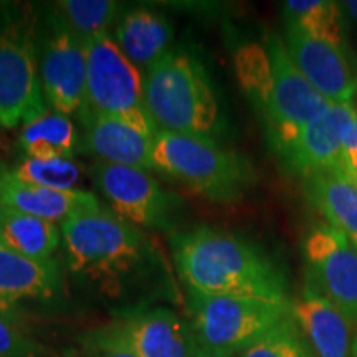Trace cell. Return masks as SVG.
<instances>
[{
    "instance_id": "cell-26",
    "label": "cell",
    "mask_w": 357,
    "mask_h": 357,
    "mask_svg": "<svg viewBox=\"0 0 357 357\" xmlns=\"http://www.w3.org/2000/svg\"><path fill=\"white\" fill-rule=\"evenodd\" d=\"M10 171L20 181L55 190H78L77 185L82 181V167L73 159L24 158Z\"/></svg>"
},
{
    "instance_id": "cell-33",
    "label": "cell",
    "mask_w": 357,
    "mask_h": 357,
    "mask_svg": "<svg viewBox=\"0 0 357 357\" xmlns=\"http://www.w3.org/2000/svg\"><path fill=\"white\" fill-rule=\"evenodd\" d=\"M352 357H357V331L352 339Z\"/></svg>"
},
{
    "instance_id": "cell-31",
    "label": "cell",
    "mask_w": 357,
    "mask_h": 357,
    "mask_svg": "<svg viewBox=\"0 0 357 357\" xmlns=\"http://www.w3.org/2000/svg\"><path fill=\"white\" fill-rule=\"evenodd\" d=\"M341 7H342V10H346L347 13H349L351 20L357 25V0H349V2L341 3Z\"/></svg>"
},
{
    "instance_id": "cell-20",
    "label": "cell",
    "mask_w": 357,
    "mask_h": 357,
    "mask_svg": "<svg viewBox=\"0 0 357 357\" xmlns=\"http://www.w3.org/2000/svg\"><path fill=\"white\" fill-rule=\"evenodd\" d=\"M310 202L357 250V181L344 169L305 177Z\"/></svg>"
},
{
    "instance_id": "cell-34",
    "label": "cell",
    "mask_w": 357,
    "mask_h": 357,
    "mask_svg": "<svg viewBox=\"0 0 357 357\" xmlns=\"http://www.w3.org/2000/svg\"><path fill=\"white\" fill-rule=\"evenodd\" d=\"M356 98H357V79H356Z\"/></svg>"
},
{
    "instance_id": "cell-18",
    "label": "cell",
    "mask_w": 357,
    "mask_h": 357,
    "mask_svg": "<svg viewBox=\"0 0 357 357\" xmlns=\"http://www.w3.org/2000/svg\"><path fill=\"white\" fill-rule=\"evenodd\" d=\"M172 24L153 8L128 10L114 29L113 40L123 55L146 75L166 53L172 50Z\"/></svg>"
},
{
    "instance_id": "cell-13",
    "label": "cell",
    "mask_w": 357,
    "mask_h": 357,
    "mask_svg": "<svg viewBox=\"0 0 357 357\" xmlns=\"http://www.w3.org/2000/svg\"><path fill=\"white\" fill-rule=\"evenodd\" d=\"M357 119L354 105H333L278 151L293 172L303 177L344 169V144Z\"/></svg>"
},
{
    "instance_id": "cell-10",
    "label": "cell",
    "mask_w": 357,
    "mask_h": 357,
    "mask_svg": "<svg viewBox=\"0 0 357 357\" xmlns=\"http://www.w3.org/2000/svg\"><path fill=\"white\" fill-rule=\"evenodd\" d=\"M93 181L109 205V211L137 229L171 230L178 202L142 169L98 162Z\"/></svg>"
},
{
    "instance_id": "cell-4",
    "label": "cell",
    "mask_w": 357,
    "mask_h": 357,
    "mask_svg": "<svg viewBox=\"0 0 357 357\" xmlns=\"http://www.w3.org/2000/svg\"><path fill=\"white\" fill-rule=\"evenodd\" d=\"M153 171L220 204L240 200L255 181L248 160L215 139L167 131L155 132Z\"/></svg>"
},
{
    "instance_id": "cell-30",
    "label": "cell",
    "mask_w": 357,
    "mask_h": 357,
    "mask_svg": "<svg viewBox=\"0 0 357 357\" xmlns=\"http://www.w3.org/2000/svg\"><path fill=\"white\" fill-rule=\"evenodd\" d=\"M91 347H93V352H95V356L93 357H137L136 354H132V352L116 346L91 344Z\"/></svg>"
},
{
    "instance_id": "cell-2",
    "label": "cell",
    "mask_w": 357,
    "mask_h": 357,
    "mask_svg": "<svg viewBox=\"0 0 357 357\" xmlns=\"http://www.w3.org/2000/svg\"><path fill=\"white\" fill-rule=\"evenodd\" d=\"M144 102L158 131L208 139L220 132V108L207 71L184 50L166 53L144 75Z\"/></svg>"
},
{
    "instance_id": "cell-7",
    "label": "cell",
    "mask_w": 357,
    "mask_h": 357,
    "mask_svg": "<svg viewBox=\"0 0 357 357\" xmlns=\"http://www.w3.org/2000/svg\"><path fill=\"white\" fill-rule=\"evenodd\" d=\"M86 47V95L79 114L118 116L151 121L144 102V75L134 66L111 35Z\"/></svg>"
},
{
    "instance_id": "cell-32",
    "label": "cell",
    "mask_w": 357,
    "mask_h": 357,
    "mask_svg": "<svg viewBox=\"0 0 357 357\" xmlns=\"http://www.w3.org/2000/svg\"><path fill=\"white\" fill-rule=\"evenodd\" d=\"M197 357H229V356H220V354H213V352H208L202 349V347H199L197 351Z\"/></svg>"
},
{
    "instance_id": "cell-16",
    "label": "cell",
    "mask_w": 357,
    "mask_h": 357,
    "mask_svg": "<svg viewBox=\"0 0 357 357\" xmlns=\"http://www.w3.org/2000/svg\"><path fill=\"white\" fill-rule=\"evenodd\" d=\"M63 287L60 261L33 260L0 243V314L22 301H48ZM10 319V318H8Z\"/></svg>"
},
{
    "instance_id": "cell-23",
    "label": "cell",
    "mask_w": 357,
    "mask_h": 357,
    "mask_svg": "<svg viewBox=\"0 0 357 357\" xmlns=\"http://www.w3.org/2000/svg\"><path fill=\"white\" fill-rule=\"evenodd\" d=\"M283 15L287 26L323 40L339 50L344 47L341 3L329 0H288L283 3Z\"/></svg>"
},
{
    "instance_id": "cell-21",
    "label": "cell",
    "mask_w": 357,
    "mask_h": 357,
    "mask_svg": "<svg viewBox=\"0 0 357 357\" xmlns=\"http://www.w3.org/2000/svg\"><path fill=\"white\" fill-rule=\"evenodd\" d=\"M78 129L70 116L45 111L33 121L24 124L19 134V147L30 159H73L78 153Z\"/></svg>"
},
{
    "instance_id": "cell-22",
    "label": "cell",
    "mask_w": 357,
    "mask_h": 357,
    "mask_svg": "<svg viewBox=\"0 0 357 357\" xmlns=\"http://www.w3.org/2000/svg\"><path fill=\"white\" fill-rule=\"evenodd\" d=\"M61 240L56 223L0 207V243L33 260H50Z\"/></svg>"
},
{
    "instance_id": "cell-3",
    "label": "cell",
    "mask_w": 357,
    "mask_h": 357,
    "mask_svg": "<svg viewBox=\"0 0 357 357\" xmlns=\"http://www.w3.org/2000/svg\"><path fill=\"white\" fill-rule=\"evenodd\" d=\"M61 238L71 273L101 283L124 278L151 257L146 235L101 204L61 222Z\"/></svg>"
},
{
    "instance_id": "cell-27",
    "label": "cell",
    "mask_w": 357,
    "mask_h": 357,
    "mask_svg": "<svg viewBox=\"0 0 357 357\" xmlns=\"http://www.w3.org/2000/svg\"><path fill=\"white\" fill-rule=\"evenodd\" d=\"M240 357H316V354L293 314L257 344L243 351Z\"/></svg>"
},
{
    "instance_id": "cell-1",
    "label": "cell",
    "mask_w": 357,
    "mask_h": 357,
    "mask_svg": "<svg viewBox=\"0 0 357 357\" xmlns=\"http://www.w3.org/2000/svg\"><path fill=\"white\" fill-rule=\"evenodd\" d=\"M171 247L189 289L211 296L289 303L284 275L261 250L240 236L202 225L174 235Z\"/></svg>"
},
{
    "instance_id": "cell-14",
    "label": "cell",
    "mask_w": 357,
    "mask_h": 357,
    "mask_svg": "<svg viewBox=\"0 0 357 357\" xmlns=\"http://www.w3.org/2000/svg\"><path fill=\"white\" fill-rule=\"evenodd\" d=\"M83 147L100 162L153 171V147L158 129L153 121L118 116L79 114Z\"/></svg>"
},
{
    "instance_id": "cell-6",
    "label": "cell",
    "mask_w": 357,
    "mask_h": 357,
    "mask_svg": "<svg viewBox=\"0 0 357 357\" xmlns=\"http://www.w3.org/2000/svg\"><path fill=\"white\" fill-rule=\"evenodd\" d=\"M190 328L199 347L213 354H242L293 316L291 303L211 296L189 291Z\"/></svg>"
},
{
    "instance_id": "cell-12",
    "label": "cell",
    "mask_w": 357,
    "mask_h": 357,
    "mask_svg": "<svg viewBox=\"0 0 357 357\" xmlns=\"http://www.w3.org/2000/svg\"><path fill=\"white\" fill-rule=\"evenodd\" d=\"M89 344L121 347L137 357H197L199 351L190 326L169 310L129 314L93 334Z\"/></svg>"
},
{
    "instance_id": "cell-19",
    "label": "cell",
    "mask_w": 357,
    "mask_h": 357,
    "mask_svg": "<svg viewBox=\"0 0 357 357\" xmlns=\"http://www.w3.org/2000/svg\"><path fill=\"white\" fill-rule=\"evenodd\" d=\"M293 314L316 357H352L349 323L310 284L293 305Z\"/></svg>"
},
{
    "instance_id": "cell-8",
    "label": "cell",
    "mask_w": 357,
    "mask_h": 357,
    "mask_svg": "<svg viewBox=\"0 0 357 357\" xmlns=\"http://www.w3.org/2000/svg\"><path fill=\"white\" fill-rule=\"evenodd\" d=\"M273 86L268 108L263 113L275 151L283 149L307 124L318 119L331 102L319 95L293 63L284 42L276 35L266 38Z\"/></svg>"
},
{
    "instance_id": "cell-24",
    "label": "cell",
    "mask_w": 357,
    "mask_h": 357,
    "mask_svg": "<svg viewBox=\"0 0 357 357\" xmlns=\"http://www.w3.org/2000/svg\"><path fill=\"white\" fill-rule=\"evenodd\" d=\"M50 10L71 33L86 45L109 35L119 6L111 0H60Z\"/></svg>"
},
{
    "instance_id": "cell-5",
    "label": "cell",
    "mask_w": 357,
    "mask_h": 357,
    "mask_svg": "<svg viewBox=\"0 0 357 357\" xmlns=\"http://www.w3.org/2000/svg\"><path fill=\"white\" fill-rule=\"evenodd\" d=\"M35 7L0 3V128L26 124L48 111L38 71Z\"/></svg>"
},
{
    "instance_id": "cell-11",
    "label": "cell",
    "mask_w": 357,
    "mask_h": 357,
    "mask_svg": "<svg viewBox=\"0 0 357 357\" xmlns=\"http://www.w3.org/2000/svg\"><path fill=\"white\" fill-rule=\"evenodd\" d=\"M307 281L357 331V250L331 225H316L305 240Z\"/></svg>"
},
{
    "instance_id": "cell-29",
    "label": "cell",
    "mask_w": 357,
    "mask_h": 357,
    "mask_svg": "<svg viewBox=\"0 0 357 357\" xmlns=\"http://www.w3.org/2000/svg\"><path fill=\"white\" fill-rule=\"evenodd\" d=\"M357 160V119L352 126L349 136H347L346 144H344V164H346V171L349 169L352 164Z\"/></svg>"
},
{
    "instance_id": "cell-9",
    "label": "cell",
    "mask_w": 357,
    "mask_h": 357,
    "mask_svg": "<svg viewBox=\"0 0 357 357\" xmlns=\"http://www.w3.org/2000/svg\"><path fill=\"white\" fill-rule=\"evenodd\" d=\"M38 71L47 105L78 114L86 95V47L48 8L38 25Z\"/></svg>"
},
{
    "instance_id": "cell-28",
    "label": "cell",
    "mask_w": 357,
    "mask_h": 357,
    "mask_svg": "<svg viewBox=\"0 0 357 357\" xmlns=\"http://www.w3.org/2000/svg\"><path fill=\"white\" fill-rule=\"evenodd\" d=\"M0 357H38V346L17 324L0 314Z\"/></svg>"
},
{
    "instance_id": "cell-17",
    "label": "cell",
    "mask_w": 357,
    "mask_h": 357,
    "mask_svg": "<svg viewBox=\"0 0 357 357\" xmlns=\"http://www.w3.org/2000/svg\"><path fill=\"white\" fill-rule=\"evenodd\" d=\"M98 204L100 200L91 192L55 190L20 181L7 164L0 162V207L55 223Z\"/></svg>"
},
{
    "instance_id": "cell-25",
    "label": "cell",
    "mask_w": 357,
    "mask_h": 357,
    "mask_svg": "<svg viewBox=\"0 0 357 357\" xmlns=\"http://www.w3.org/2000/svg\"><path fill=\"white\" fill-rule=\"evenodd\" d=\"M235 71L240 86L247 93L258 113L263 116L271 96L273 73L265 47L245 43L235 52Z\"/></svg>"
},
{
    "instance_id": "cell-15",
    "label": "cell",
    "mask_w": 357,
    "mask_h": 357,
    "mask_svg": "<svg viewBox=\"0 0 357 357\" xmlns=\"http://www.w3.org/2000/svg\"><path fill=\"white\" fill-rule=\"evenodd\" d=\"M283 42L293 63L319 95L333 105H352L356 79L342 50L293 26H287Z\"/></svg>"
}]
</instances>
